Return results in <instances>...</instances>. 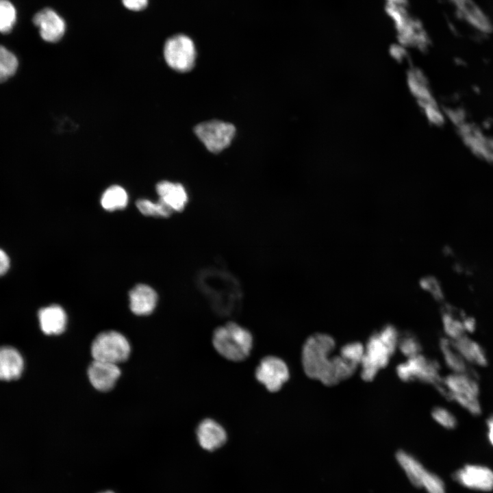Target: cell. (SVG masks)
<instances>
[{
    "instance_id": "1",
    "label": "cell",
    "mask_w": 493,
    "mask_h": 493,
    "mask_svg": "<svg viewBox=\"0 0 493 493\" xmlns=\"http://www.w3.org/2000/svg\"><path fill=\"white\" fill-rule=\"evenodd\" d=\"M400 336L394 326L386 325L368 338L364 357L358 367L363 380L372 381L389 364L397 351Z\"/></svg>"
},
{
    "instance_id": "2",
    "label": "cell",
    "mask_w": 493,
    "mask_h": 493,
    "mask_svg": "<svg viewBox=\"0 0 493 493\" xmlns=\"http://www.w3.org/2000/svg\"><path fill=\"white\" fill-rule=\"evenodd\" d=\"M212 342L215 351L231 362H242L251 354L253 346L249 330L235 322H228L216 328Z\"/></svg>"
},
{
    "instance_id": "3",
    "label": "cell",
    "mask_w": 493,
    "mask_h": 493,
    "mask_svg": "<svg viewBox=\"0 0 493 493\" xmlns=\"http://www.w3.org/2000/svg\"><path fill=\"white\" fill-rule=\"evenodd\" d=\"M336 348V340L329 334L316 333L309 336L302 346L301 356L302 368L306 376L321 382Z\"/></svg>"
},
{
    "instance_id": "4",
    "label": "cell",
    "mask_w": 493,
    "mask_h": 493,
    "mask_svg": "<svg viewBox=\"0 0 493 493\" xmlns=\"http://www.w3.org/2000/svg\"><path fill=\"white\" fill-rule=\"evenodd\" d=\"M437 388L444 396L470 414L477 416L481 413L479 383L470 372H451L442 379Z\"/></svg>"
},
{
    "instance_id": "5",
    "label": "cell",
    "mask_w": 493,
    "mask_h": 493,
    "mask_svg": "<svg viewBox=\"0 0 493 493\" xmlns=\"http://www.w3.org/2000/svg\"><path fill=\"white\" fill-rule=\"evenodd\" d=\"M130 351V344L127 338L115 331L99 333L91 345V354L94 360L117 365L127 360Z\"/></svg>"
},
{
    "instance_id": "6",
    "label": "cell",
    "mask_w": 493,
    "mask_h": 493,
    "mask_svg": "<svg viewBox=\"0 0 493 493\" xmlns=\"http://www.w3.org/2000/svg\"><path fill=\"white\" fill-rule=\"evenodd\" d=\"M395 371L404 382L418 381L437 386L442 380L439 363L422 353L400 362Z\"/></svg>"
},
{
    "instance_id": "7",
    "label": "cell",
    "mask_w": 493,
    "mask_h": 493,
    "mask_svg": "<svg viewBox=\"0 0 493 493\" xmlns=\"http://www.w3.org/2000/svg\"><path fill=\"white\" fill-rule=\"evenodd\" d=\"M196 55L194 42L185 34L174 35L165 42L164 59L168 65L175 71H190L194 65Z\"/></svg>"
},
{
    "instance_id": "8",
    "label": "cell",
    "mask_w": 493,
    "mask_h": 493,
    "mask_svg": "<svg viewBox=\"0 0 493 493\" xmlns=\"http://www.w3.org/2000/svg\"><path fill=\"white\" fill-rule=\"evenodd\" d=\"M255 378L268 392H277L290 379V369L279 357L267 355L256 366Z\"/></svg>"
},
{
    "instance_id": "9",
    "label": "cell",
    "mask_w": 493,
    "mask_h": 493,
    "mask_svg": "<svg viewBox=\"0 0 493 493\" xmlns=\"http://www.w3.org/2000/svg\"><path fill=\"white\" fill-rule=\"evenodd\" d=\"M235 131L232 124L216 120L201 123L194 128L197 137L213 153L220 152L227 147Z\"/></svg>"
},
{
    "instance_id": "10",
    "label": "cell",
    "mask_w": 493,
    "mask_h": 493,
    "mask_svg": "<svg viewBox=\"0 0 493 493\" xmlns=\"http://www.w3.org/2000/svg\"><path fill=\"white\" fill-rule=\"evenodd\" d=\"M464 115L453 121L459 126L460 134L465 143L478 156L493 162V138L483 136L477 128L463 123Z\"/></svg>"
},
{
    "instance_id": "11",
    "label": "cell",
    "mask_w": 493,
    "mask_h": 493,
    "mask_svg": "<svg viewBox=\"0 0 493 493\" xmlns=\"http://www.w3.org/2000/svg\"><path fill=\"white\" fill-rule=\"evenodd\" d=\"M454 477L462 485L470 489L489 491L493 488V471L486 466L466 465L455 473Z\"/></svg>"
},
{
    "instance_id": "12",
    "label": "cell",
    "mask_w": 493,
    "mask_h": 493,
    "mask_svg": "<svg viewBox=\"0 0 493 493\" xmlns=\"http://www.w3.org/2000/svg\"><path fill=\"white\" fill-rule=\"evenodd\" d=\"M33 22L39 28L42 38L47 42H56L64 35L65 21L51 8H45L36 13Z\"/></svg>"
},
{
    "instance_id": "13",
    "label": "cell",
    "mask_w": 493,
    "mask_h": 493,
    "mask_svg": "<svg viewBox=\"0 0 493 493\" xmlns=\"http://www.w3.org/2000/svg\"><path fill=\"white\" fill-rule=\"evenodd\" d=\"M196 435L201 447L208 451L220 448L227 440V433L223 426L210 418H204L198 424Z\"/></svg>"
},
{
    "instance_id": "14",
    "label": "cell",
    "mask_w": 493,
    "mask_h": 493,
    "mask_svg": "<svg viewBox=\"0 0 493 493\" xmlns=\"http://www.w3.org/2000/svg\"><path fill=\"white\" fill-rule=\"evenodd\" d=\"M88 375L95 389L106 392L113 388L121 375V370L117 364L93 359L88 367Z\"/></svg>"
},
{
    "instance_id": "15",
    "label": "cell",
    "mask_w": 493,
    "mask_h": 493,
    "mask_svg": "<svg viewBox=\"0 0 493 493\" xmlns=\"http://www.w3.org/2000/svg\"><path fill=\"white\" fill-rule=\"evenodd\" d=\"M129 298L131 312L139 316L151 314L157 301L155 291L146 284H138L134 286L129 291Z\"/></svg>"
},
{
    "instance_id": "16",
    "label": "cell",
    "mask_w": 493,
    "mask_h": 493,
    "mask_svg": "<svg viewBox=\"0 0 493 493\" xmlns=\"http://www.w3.org/2000/svg\"><path fill=\"white\" fill-rule=\"evenodd\" d=\"M156 192L161 201L173 212H181L188 201L185 188L179 183L162 181L156 185Z\"/></svg>"
},
{
    "instance_id": "17",
    "label": "cell",
    "mask_w": 493,
    "mask_h": 493,
    "mask_svg": "<svg viewBox=\"0 0 493 493\" xmlns=\"http://www.w3.org/2000/svg\"><path fill=\"white\" fill-rule=\"evenodd\" d=\"M24 368L21 353L9 346H0V380L12 381L19 378Z\"/></svg>"
},
{
    "instance_id": "18",
    "label": "cell",
    "mask_w": 493,
    "mask_h": 493,
    "mask_svg": "<svg viewBox=\"0 0 493 493\" xmlns=\"http://www.w3.org/2000/svg\"><path fill=\"white\" fill-rule=\"evenodd\" d=\"M41 330L47 335L62 333L66 328V314L64 309L58 305L42 308L38 312Z\"/></svg>"
},
{
    "instance_id": "19",
    "label": "cell",
    "mask_w": 493,
    "mask_h": 493,
    "mask_svg": "<svg viewBox=\"0 0 493 493\" xmlns=\"http://www.w3.org/2000/svg\"><path fill=\"white\" fill-rule=\"evenodd\" d=\"M452 342L456 350L466 362L479 366L487 365L488 359L482 346L466 334Z\"/></svg>"
},
{
    "instance_id": "20",
    "label": "cell",
    "mask_w": 493,
    "mask_h": 493,
    "mask_svg": "<svg viewBox=\"0 0 493 493\" xmlns=\"http://www.w3.org/2000/svg\"><path fill=\"white\" fill-rule=\"evenodd\" d=\"M396 458L410 482L414 486L421 488L422 479L427 470L415 457L406 451H399L396 454Z\"/></svg>"
},
{
    "instance_id": "21",
    "label": "cell",
    "mask_w": 493,
    "mask_h": 493,
    "mask_svg": "<svg viewBox=\"0 0 493 493\" xmlns=\"http://www.w3.org/2000/svg\"><path fill=\"white\" fill-rule=\"evenodd\" d=\"M439 348L446 366L451 372H466L467 362L455 348L451 340L442 338L439 342Z\"/></svg>"
},
{
    "instance_id": "22",
    "label": "cell",
    "mask_w": 493,
    "mask_h": 493,
    "mask_svg": "<svg viewBox=\"0 0 493 493\" xmlns=\"http://www.w3.org/2000/svg\"><path fill=\"white\" fill-rule=\"evenodd\" d=\"M128 202L126 190L120 186L114 185L105 190L101 198V204L108 211L124 209Z\"/></svg>"
},
{
    "instance_id": "23",
    "label": "cell",
    "mask_w": 493,
    "mask_h": 493,
    "mask_svg": "<svg viewBox=\"0 0 493 493\" xmlns=\"http://www.w3.org/2000/svg\"><path fill=\"white\" fill-rule=\"evenodd\" d=\"M464 316V314H462L458 317L449 309L443 312L442 322L446 338L454 340L465 335L466 331L463 325Z\"/></svg>"
},
{
    "instance_id": "24",
    "label": "cell",
    "mask_w": 493,
    "mask_h": 493,
    "mask_svg": "<svg viewBox=\"0 0 493 493\" xmlns=\"http://www.w3.org/2000/svg\"><path fill=\"white\" fill-rule=\"evenodd\" d=\"M138 210L144 215L148 216L169 217L173 211L160 199L157 202L141 199L136 202Z\"/></svg>"
},
{
    "instance_id": "25",
    "label": "cell",
    "mask_w": 493,
    "mask_h": 493,
    "mask_svg": "<svg viewBox=\"0 0 493 493\" xmlns=\"http://www.w3.org/2000/svg\"><path fill=\"white\" fill-rule=\"evenodd\" d=\"M18 65V60L15 55L0 45V83L14 75Z\"/></svg>"
},
{
    "instance_id": "26",
    "label": "cell",
    "mask_w": 493,
    "mask_h": 493,
    "mask_svg": "<svg viewBox=\"0 0 493 493\" xmlns=\"http://www.w3.org/2000/svg\"><path fill=\"white\" fill-rule=\"evenodd\" d=\"M365 354L364 344L359 341H352L343 344L338 355L351 364L359 367Z\"/></svg>"
},
{
    "instance_id": "27",
    "label": "cell",
    "mask_w": 493,
    "mask_h": 493,
    "mask_svg": "<svg viewBox=\"0 0 493 493\" xmlns=\"http://www.w3.org/2000/svg\"><path fill=\"white\" fill-rule=\"evenodd\" d=\"M397 351L408 359L422 353V344L414 334H405L400 336Z\"/></svg>"
},
{
    "instance_id": "28",
    "label": "cell",
    "mask_w": 493,
    "mask_h": 493,
    "mask_svg": "<svg viewBox=\"0 0 493 493\" xmlns=\"http://www.w3.org/2000/svg\"><path fill=\"white\" fill-rule=\"evenodd\" d=\"M16 19V11L12 3L8 0H0V32H9Z\"/></svg>"
},
{
    "instance_id": "29",
    "label": "cell",
    "mask_w": 493,
    "mask_h": 493,
    "mask_svg": "<svg viewBox=\"0 0 493 493\" xmlns=\"http://www.w3.org/2000/svg\"><path fill=\"white\" fill-rule=\"evenodd\" d=\"M431 416L435 422L445 429H453L457 426V420L456 417L446 407H435L431 410Z\"/></svg>"
},
{
    "instance_id": "30",
    "label": "cell",
    "mask_w": 493,
    "mask_h": 493,
    "mask_svg": "<svg viewBox=\"0 0 493 493\" xmlns=\"http://www.w3.org/2000/svg\"><path fill=\"white\" fill-rule=\"evenodd\" d=\"M421 488H424L428 493H446L442 480L428 470L422 480Z\"/></svg>"
},
{
    "instance_id": "31",
    "label": "cell",
    "mask_w": 493,
    "mask_h": 493,
    "mask_svg": "<svg viewBox=\"0 0 493 493\" xmlns=\"http://www.w3.org/2000/svg\"><path fill=\"white\" fill-rule=\"evenodd\" d=\"M123 4L128 10L132 11H141L148 5V0H122Z\"/></svg>"
},
{
    "instance_id": "32",
    "label": "cell",
    "mask_w": 493,
    "mask_h": 493,
    "mask_svg": "<svg viewBox=\"0 0 493 493\" xmlns=\"http://www.w3.org/2000/svg\"><path fill=\"white\" fill-rule=\"evenodd\" d=\"M10 266V260L7 254L0 249V276L6 273Z\"/></svg>"
},
{
    "instance_id": "33",
    "label": "cell",
    "mask_w": 493,
    "mask_h": 493,
    "mask_svg": "<svg viewBox=\"0 0 493 493\" xmlns=\"http://www.w3.org/2000/svg\"><path fill=\"white\" fill-rule=\"evenodd\" d=\"M463 325L466 333H472L476 329V321L474 318L464 315Z\"/></svg>"
},
{
    "instance_id": "34",
    "label": "cell",
    "mask_w": 493,
    "mask_h": 493,
    "mask_svg": "<svg viewBox=\"0 0 493 493\" xmlns=\"http://www.w3.org/2000/svg\"><path fill=\"white\" fill-rule=\"evenodd\" d=\"M488 438L490 443L493 446V416L487 420Z\"/></svg>"
},
{
    "instance_id": "35",
    "label": "cell",
    "mask_w": 493,
    "mask_h": 493,
    "mask_svg": "<svg viewBox=\"0 0 493 493\" xmlns=\"http://www.w3.org/2000/svg\"><path fill=\"white\" fill-rule=\"evenodd\" d=\"M100 493H114V492H111V491H105V492H100Z\"/></svg>"
}]
</instances>
